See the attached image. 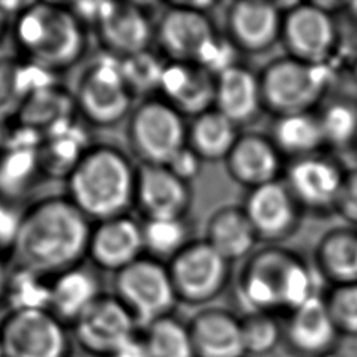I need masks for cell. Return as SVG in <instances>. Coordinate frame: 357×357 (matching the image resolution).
Listing matches in <instances>:
<instances>
[{"instance_id":"1","label":"cell","mask_w":357,"mask_h":357,"mask_svg":"<svg viewBox=\"0 0 357 357\" xmlns=\"http://www.w3.org/2000/svg\"><path fill=\"white\" fill-rule=\"evenodd\" d=\"M91 229L67 197L42 199L20 216L10 247L13 268L46 279L74 268L86 254Z\"/></svg>"},{"instance_id":"2","label":"cell","mask_w":357,"mask_h":357,"mask_svg":"<svg viewBox=\"0 0 357 357\" xmlns=\"http://www.w3.org/2000/svg\"><path fill=\"white\" fill-rule=\"evenodd\" d=\"M85 26L68 4L26 3L13 24L21 59L54 74L74 66L85 50Z\"/></svg>"},{"instance_id":"3","label":"cell","mask_w":357,"mask_h":357,"mask_svg":"<svg viewBox=\"0 0 357 357\" xmlns=\"http://www.w3.org/2000/svg\"><path fill=\"white\" fill-rule=\"evenodd\" d=\"M67 198L88 218L124 215L135 199L137 170L110 145H91L66 177Z\"/></svg>"},{"instance_id":"4","label":"cell","mask_w":357,"mask_h":357,"mask_svg":"<svg viewBox=\"0 0 357 357\" xmlns=\"http://www.w3.org/2000/svg\"><path fill=\"white\" fill-rule=\"evenodd\" d=\"M314 289L312 275L305 264L279 248H266L252 255L238 283V294L247 312H290L317 296Z\"/></svg>"},{"instance_id":"5","label":"cell","mask_w":357,"mask_h":357,"mask_svg":"<svg viewBox=\"0 0 357 357\" xmlns=\"http://www.w3.org/2000/svg\"><path fill=\"white\" fill-rule=\"evenodd\" d=\"M113 296L144 328L170 315L177 301L167 268L152 258H138L116 272Z\"/></svg>"},{"instance_id":"6","label":"cell","mask_w":357,"mask_h":357,"mask_svg":"<svg viewBox=\"0 0 357 357\" xmlns=\"http://www.w3.org/2000/svg\"><path fill=\"white\" fill-rule=\"evenodd\" d=\"M4 357H70L68 326L49 310L8 311L0 321Z\"/></svg>"},{"instance_id":"7","label":"cell","mask_w":357,"mask_h":357,"mask_svg":"<svg viewBox=\"0 0 357 357\" xmlns=\"http://www.w3.org/2000/svg\"><path fill=\"white\" fill-rule=\"evenodd\" d=\"M130 91L120 59L105 56L89 64L81 74L74 103L91 124L106 127L119 123L131 107Z\"/></svg>"},{"instance_id":"8","label":"cell","mask_w":357,"mask_h":357,"mask_svg":"<svg viewBox=\"0 0 357 357\" xmlns=\"http://www.w3.org/2000/svg\"><path fill=\"white\" fill-rule=\"evenodd\" d=\"M325 85L322 64L294 57L271 63L259 78L262 102L280 116L307 113L324 93Z\"/></svg>"},{"instance_id":"9","label":"cell","mask_w":357,"mask_h":357,"mask_svg":"<svg viewBox=\"0 0 357 357\" xmlns=\"http://www.w3.org/2000/svg\"><path fill=\"white\" fill-rule=\"evenodd\" d=\"M128 139L144 165L166 166L185 146V128L173 106L149 99L132 112Z\"/></svg>"},{"instance_id":"10","label":"cell","mask_w":357,"mask_h":357,"mask_svg":"<svg viewBox=\"0 0 357 357\" xmlns=\"http://www.w3.org/2000/svg\"><path fill=\"white\" fill-rule=\"evenodd\" d=\"M177 300L202 304L215 298L229 278V262L206 241L184 245L167 268Z\"/></svg>"},{"instance_id":"11","label":"cell","mask_w":357,"mask_h":357,"mask_svg":"<svg viewBox=\"0 0 357 357\" xmlns=\"http://www.w3.org/2000/svg\"><path fill=\"white\" fill-rule=\"evenodd\" d=\"M70 328L79 347L95 357H109L138 333L137 321L113 294L96 298Z\"/></svg>"},{"instance_id":"12","label":"cell","mask_w":357,"mask_h":357,"mask_svg":"<svg viewBox=\"0 0 357 357\" xmlns=\"http://www.w3.org/2000/svg\"><path fill=\"white\" fill-rule=\"evenodd\" d=\"M340 336L319 294L290 311L283 325V344L294 357H335Z\"/></svg>"},{"instance_id":"13","label":"cell","mask_w":357,"mask_h":357,"mask_svg":"<svg viewBox=\"0 0 357 357\" xmlns=\"http://www.w3.org/2000/svg\"><path fill=\"white\" fill-rule=\"evenodd\" d=\"M280 35L291 57L311 64H322L336 42L333 21L318 4H294L282 20Z\"/></svg>"},{"instance_id":"14","label":"cell","mask_w":357,"mask_h":357,"mask_svg":"<svg viewBox=\"0 0 357 357\" xmlns=\"http://www.w3.org/2000/svg\"><path fill=\"white\" fill-rule=\"evenodd\" d=\"M156 33L160 47L173 61L195 64L218 39L204 13L188 6L167 10L160 18Z\"/></svg>"},{"instance_id":"15","label":"cell","mask_w":357,"mask_h":357,"mask_svg":"<svg viewBox=\"0 0 357 357\" xmlns=\"http://www.w3.org/2000/svg\"><path fill=\"white\" fill-rule=\"evenodd\" d=\"M93 28L100 45L117 59L145 52L152 36L146 13L134 3L103 1Z\"/></svg>"},{"instance_id":"16","label":"cell","mask_w":357,"mask_h":357,"mask_svg":"<svg viewBox=\"0 0 357 357\" xmlns=\"http://www.w3.org/2000/svg\"><path fill=\"white\" fill-rule=\"evenodd\" d=\"M142 250V226L120 215L99 220L91 229L86 255L100 269L116 273L141 258Z\"/></svg>"},{"instance_id":"17","label":"cell","mask_w":357,"mask_h":357,"mask_svg":"<svg viewBox=\"0 0 357 357\" xmlns=\"http://www.w3.org/2000/svg\"><path fill=\"white\" fill-rule=\"evenodd\" d=\"M148 219L181 218L190 204L185 181L167 166L142 165L137 170L135 199Z\"/></svg>"},{"instance_id":"18","label":"cell","mask_w":357,"mask_h":357,"mask_svg":"<svg viewBox=\"0 0 357 357\" xmlns=\"http://www.w3.org/2000/svg\"><path fill=\"white\" fill-rule=\"evenodd\" d=\"M244 212L259 238L278 240L293 230L297 201L286 184L275 180L251 190Z\"/></svg>"},{"instance_id":"19","label":"cell","mask_w":357,"mask_h":357,"mask_svg":"<svg viewBox=\"0 0 357 357\" xmlns=\"http://www.w3.org/2000/svg\"><path fill=\"white\" fill-rule=\"evenodd\" d=\"M195 357H247L241 317L225 308H205L187 324Z\"/></svg>"},{"instance_id":"20","label":"cell","mask_w":357,"mask_h":357,"mask_svg":"<svg viewBox=\"0 0 357 357\" xmlns=\"http://www.w3.org/2000/svg\"><path fill=\"white\" fill-rule=\"evenodd\" d=\"M216 77L195 63L165 66L159 89L178 113L202 114L215 103Z\"/></svg>"},{"instance_id":"21","label":"cell","mask_w":357,"mask_h":357,"mask_svg":"<svg viewBox=\"0 0 357 357\" xmlns=\"http://www.w3.org/2000/svg\"><path fill=\"white\" fill-rule=\"evenodd\" d=\"M343 177L332 162L311 155L290 166L286 185L297 202L310 208H326L336 205Z\"/></svg>"},{"instance_id":"22","label":"cell","mask_w":357,"mask_h":357,"mask_svg":"<svg viewBox=\"0 0 357 357\" xmlns=\"http://www.w3.org/2000/svg\"><path fill=\"white\" fill-rule=\"evenodd\" d=\"M227 25L236 46L250 52H261L272 46L280 35L282 17L273 3L243 0L230 7Z\"/></svg>"},{"instance_id":"23","label":"cell","mask_w":357,"mask_h":357,"mask_svg":"<svg viewBox=\"0 0 357 357\" xmlns=\"http://www.w3.org/2000/svg\"><path fill=\"white\" fill-rule=\"evenodd\" d=\"M226 162L230 176L251 188L275 181L280 169L279 149L257 134L238 137Z\"/></svg>"},{"instance_id":"24","label":"cell","mask_w":357,"mask_h":357,"mask_svg":"<svg viewBox=\"0 0 357 357\" xmlns=\"http://www.w3.org/2000/svg\"><path fill=\"white\" fill-rule=\"evenodd\" d=\"M49 284V311L67 326H71L103 294L98 278L89 269L78 265L57 273L50 279Z\"/></svg>"},{"instance_id":"25","label":"cell","mask_w":357,"mask_h":357,"mask_svg":"<svg viewBox=\"0 0 357 357\" xmlns=\"http://www.w3.org/2000/svg\"><path fill=\"white\" fill-rule=\"evenodd\" d=\"M262 102L259 78L251 71L234 66L216 77L215 106L236 126L250 120Z\"/></svg>"},{"instance_id":"26","label":"cell","mask_w":357,"mask_h":357,"mask_svg":"<svg viewBox=\"0 0 357 357\" xmlns=\"http://www.w3.org/2000/svg\"><path fill=\"white\" fill-rule=\"evenodd\" d=\"M53 74L20 59H0V124L18 113L22 102L53 84Z\"/></svg>"},{"instance_id":"27","label":"cell","mask_w":357,"mask_h":357,"mask_svg":"<svg viewBox=\"0 0 357 357\" xmlns=\"http://www.w3.org/2000/svg\"><path fill=\"white\" fill-rule=\"evenodd\" d=\"M89 146L84 131L73 119L53 127L42 135L38 146L42 173L67 177Z\"/></svg>"},{"instance_id":"28","label":"cell","mask_w":357,"mask_h":357,"mask_svg":"<svg viewBox=\"0 0 357 357\" xmlns=\"http://www.w3.org/2000/svg\"><path fill=\"white\" fill-rule=\"evenodd\" d=\"M258 236L244 209L223 208L213 213L206 227V243L227 262L250 254Z\"/></svg>"},{"instance_id":"29","label":"cell","mask_w":357,"mask_h":357,"mask_svg":"<svg viewBox=\"0 0 357 357\" xmlns=\"http://www.w3.org/2000/svg\"><path fill=\"white\" fill-rule=\"evenodd\" d=\"M74 106V98L64 89L52 84L31 93L22 102L15 114L17 123L45 134L53 127L70 120Z\"/></svg>"},{"instance_id":"30","label":"cell","mask_w":357,"mask_h":357,"mask_svg":"<svg viewBox=\"0 0 357 357\" xmlns=\"http://www.w3.org/2000/svg\"><path fill=\"white\" fill-rule=\"evenodd\" d=\"M190 148L208 160L226 159L238 139L236 124L215 110L197 116L190 130Z\"/></svg>"},{"instance_id":"31","label":"cell","mask_w":357,"mask_h":357,"mask_svg":"<svg viewBox=\"0 0 357 357\" xmlns=\"http://www.w3.org/2000/svg\"><path fill=\"white\" fill-rule=\"evenodd\" d=\"M318 261L328 278L342 283L357 282V233L336 230L328 233L318 248Z\"/></svg>"},{"instance_id":"32","label":"cell","mask_w":357,"mask_h":357,"mask_svg":"<svg viewBox=\"0 0 357 357\" xmlns=\"http://www.w3.org/2000/svg\"><path fill=\"white\" fill-rule=\"evenodd\" d=\"M273 139L278 149L301 158L311 156L325 142L319 119L308 112L280 116L273 128Z\"/></svg>"},{"instance_id":"33","label":"cell","mask_w":357,"mask_h":357,"mask_svg":"<svg viewBox=\"0 0 357 357\" xmlns=\"http://www.w3.org/2000/svg\"><path fill=\"white\" fill-rule=\"evenodd\" d=\"M42 173L38 148H4L0 155V198L22 195Z\"/></svg>"},{"instance_id":"34","label":"cell","mask_w":357,"mask_h":357,"mask_svg":"<svg viewBox=\"0 0 357 357\" xmlns=\"http://www.w3.org/2000/svg\"><path fill=\"white\" fill-rule=\"evenodd\" d=\"M141 335L152 357H195L187 324L172 315L151 322Z\"/></svg>"},{"instance_id":"35","label":"cell","mask_w":357,"mask_h":357,"mask_svg":"<svg viewBox=\"0 0 357 357\" xmlns=\"http://www.w3.org/2000/svg\"><path fill=\"white\" fill-rule=\"evenodd\" d=\"M49 282L50 279L13 268L11 273H8L4 293L8 311L49 310Z\"/></svg>"},{"instance_id":"36","label":"cell","mask_w":357,"mask_h":357,"mask_svg":"<svg viewBox=\"0 0 357 357\" xmlns=\"http://www.w3.org/2000/svg\"><path fill=\"white\" fill-rule=\"evenodd\" d=\"M241 335L247 357H262L283 343V325L268 312H247L241 317Z\"/></svg>"},{"instance_id":"37","label":"cell","mask_w":357,"mask_h":357,"mask_svg":"<svg viewBox=\"0 0 357 357\" xmlns=\"http://www.w3.org/2000/svg\"><path fill=\"white\" fill-rule=\"evenodd\" d=\"M187 229L181 218L146 219L142 226L144 250L156 257H174L185 245Z\"/></svg>"},{"instance_id":"38","label":"cell","mask_w":357,"mask_h":357,"mask_svg":"<svg viewBox=\"0 0 357 357\" xmlns=\"http://www.w3.org/2000/svg\"><path fill=\"white\" fill-rule=\"evenodd\" d=\"M123 77L134 92H149L159 89L165 64L148 50L120 59Z\"/></svg>"},{"instance_id":"39","label":"cell","mask_w":357,"mask_h":357,"mask_svg":"<svg viewBox=\"0 0 357 357\" xmlns=\"http://www.w3.org/2000/svg\"><path fill=\"white\" fill-rule=\"evenodd\" d=\"M325 142L343 146L357 137V109L347 102L331 103L318 117Z\"/></svg>"},{"instance_id":"40","label":"cell","mask_w":357,"mask_h":357,"mask_svg":"<svg viewBox=\"0 0 357 357\" xmlns=\"http://www.w3.org/2000/svg\"><path fill=\"white\" fill-rule=\"evenodd\" d=\"M324 301L339 333L357 336V282L336 284Z\"/></svg>"},{"instance_id":"41","label":"cell","mask_w":357,"mask_h":357,"mask_svg":"<svg viewBox=\"0 0 357 357\" xmlns=\"http://www.w3.org/2000/svg\"><path fill=\"white\" fill-rule=\"evenodd\" d=\"M335 206L344 219L357 225V170H353L343 177V184Z\"/></svg>"},{"instance_id":"42","label":"cell","mask_w":357,"mask_h":357,"mask_svg":"<svg viewBox=\"0 0 357 357\" xmlns=\"http://www.w3.org/2000/svg\"><path fill=\"white\" fill-rule=\"evenodd\" d=\"M199 156L188 146L185 145L170 162L166 165L178 178L183 181H187L192 177L199 170Z\"/></svg>"},{"instance_id":"43","label":"cell","mask_w":357,"mask_h":357,"mask_svg":"<svg viewBox=\"0 0 357 357\" xmlns=\"http://www.w3.org/2000/svg\"><path fill=\"white\" fill-rule=\"evenodd\" d=\"M20 216H14L13 212L6 208L3 201H0V247H11L15 230L18 226Z\"/></svg>"},{"instance_id":"44","label":"cell","mask_w":357,"mask_h":357,"mask_svg":"<svg viewBox=\"0 0 357 357\" xmlns=\"http://www.w3.org/2000/svg\"><path fill=\"white\" fill-rule=\"evenodd\" d=\"M109 357H152L141 333H137L117 350H114Z\"/></svg>"},{"instance_id":"45","label":"cell","mask_w":357,"mask_h":357,"mask_svg":"<svg viewBox=\"0 0 357 357\" xmlns=\"http://www.w3.org/2000/svg\"><path fill=\"white\" fill-rule=\"evenodd\" d=\"M7 279H8V273L6 272V269H4L3 264H1V259H0V301H4Z\"/></svg>"},{"instance_id":"46","label":"cell","mask_w":357,"mask_h":357,"mask_svg":"<svg viewBox=\"0 0 357 357\" xmlns=\"http://www.w3.org/2000/svg\"><path fill=\"white\" fill-rule=\"evenodd\" d=\"M6 29H7V13L0 6V42L6 33Z\"/></svg>"},{"instance_id":"47","label":"cell","mask_w":357,"mask_h":357,"mask_svg":"<svg viewBox=\"0 0 357 357\" xmlns=\"http://www.w3.org/2000/svg\"><path fill=\"white\" fill-rule=\"evenodd\" d=\"M350 8H351V14H354V17L357 18V1L350 4Z\"/></svg>"},{"instance_id":"48","label":"cell","mask_w":357,"mask_h":357,"mask_svg":"<svg viewBox=\"0 0 357 357\" xmlns=\"http://www.w3.org/2000/svg\"><path fill=\"white\" fill-rule=\"evenodd\" d=\"M0 357H4V353H3V346H1V339H0Z\"/></svg>"}]
</instances>
